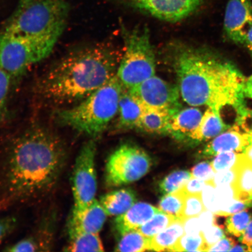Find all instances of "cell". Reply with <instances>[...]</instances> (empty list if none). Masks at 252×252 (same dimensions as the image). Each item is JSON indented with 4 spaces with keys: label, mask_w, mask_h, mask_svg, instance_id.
Wrapping results in <instances>:
<instances>
[{
    "label": "cell",
    "mask_w": 252,
    "mask_h": 252,
    "mask_svg": "<svg viewBox=\"0 0 252 252\" xmlns=\"http://www.w3.org/2000/svg\"><path fill=\"white\" fill-rule=\"evenodd\" d=\"M1 150L0 200L5 203L47 196L58 185L67 159L64 142L40 126L15 135Z\"/></svg>",
    "instance_id": "6da1fadb"
},
{
    "label": "cell",
    "mask_w": 252,
    "mask_h": 252,
    "mask_svg": "<svg viewBox=\"0 0 252 252\" xmlns=\"http://www.w3.org/2000/svg\"><path fill=\"white\" fill-rule=\"evenodd\" d=\"M175 70L181 96L189 105L220 113L232 109L236 116L247 107V78L232 63L206 50L187 49L176 56Z\"/></svg>",
    "instance_id": "7a4b0ae2"
},
{
    "label": "cell",
    "mask_w": 252,
    "mask_h": 252,
    "mask_svg": "<svg viewBox=\"0 0 252 252\" xmlns=\"http://www.w3.org/2000/svg\"><path fill=\"white\" fill-rule=\"evenodd\" d=\"M120 62L117 53L108 46L75 50L43 75L39 93L56 103H77L114 77Z\"/></svg>",
    "instance_id": "3957f363"
},
{
    "label": "cell",
    "mask_w": 252,
    "mask_h": 252,
    "mask_svg": "<svg viewBox=\"0 0 252 252\" xmlns=\"http://www.w3.org/2000/svg\"><path fill=\"white\" fill-rule=\"evenodd\" d=\"M124 86L117 75L71 108L58 112L61 125L96 137L105 130L119 110Z\"/></svg>",
    "instance_id": "277c9868"
},
{
    "label": "cell",
    "mask_w": 252,
    "mask_h": 252,
    "mask_svg": "<svg viewBox=\"0 0 252 252\" xmlns=\"http://www.w3.org/2000/svg\"><path fill=\"white\" fill-rule=\"evenodd\" d=\"M69 12L66 0H19L2 31L59 39L67 25Z\"/></svg>",
    "instance_id": "5b68a950"
},
{
    "label": "cell",
    "mask_w": 252,
    "mask_h": 252,
    "mask_svg": "<svg viewBox=\"0 0 252 252\" xmlns=\"http://www.w3.org/2000/svg\"><path fill=\"white\" fill-rule=\"evenodd\" d=\"M58 39L0 33V69L12 78L18 77L53 51Z\"/></svg>",
    "instance_id": "8992f818"
},
{
    "label": "cell",
    "mask_w": 252,
    "mask_h": 252,
    "mask_svg": "<svg viewBox=\"0 0 252 252\" xmlns=\"http://www.w3.org/2000/svg\"><path fill=\"white\" fill-rule=\"evenodd\" d=\"M156 57L149 30H134L126 34L125 52L117 76L123 86L131 89L156 74Z\"/></svg>",
    "instance_id": "52a82bcc"
},
{
    "label": "cell",
    "mask_w": 252,
    "mask_h": 252,
    "mask_svg": "<svg viewBox=\"0 0 252 252\" xmlns=\"http://www.w3.org/2000/svg\"><path fill=\"white\" fill-rule=\"evenodd\" d=\"M151 165L152 160L146 151L133 144H123L109 157L106 182L110 187L131 184L146 175Z\"/></svg>",
    "instance_id": "ba28073f"
},
{
    "label": "cell",
    "mask_w": 252,
    "mask_h": 252,
    "mask_svg": "<svg viewBox=\"0 0 252 252\" xmlns=\"http://www.w3.org/2000/svg\"><path fill=\"white\" fill-rule=\"evenodd\" d=\"M96 151L94 141H88L82 147L75 159L71 182L74 198L72 213L83 212L95 200Z\"/></svg>",
    "instance_id": "9c48e42d"
},
{
    "label": "cell",
    "mask_w": 252,
    "mask_h": 252,
    "mask_svg": "<svg viewBox=\"0 0 252 252\" xmlns=\"http://www.w3.org/2000/svg\"><path fill=\"white\" fill-rule=\"evenodd\" d=\"M128 90L148 108L164 109L173 113L181 108L178 86L170 84L156 75Z\"/></svg>",
    "instance_id": "30bf717a"
},
{
    "label": "cell",
    "mask_w": 252,
    "mask_h": 252,
    "mask_svg": "<svg viewBox=\"0 0 252 252\" xmlns=\"http://www.w3.org/2000/svg\"><path fill=\"white\" fill-rule=\"evenodd\" d=\"M135 8L163 21L176 22L193 14L204 0H124Z\"/></svg>",
    "instance_id": "8fae6325"
},
{
    "label": "cell",
    "mask_w": 252,
    "mask_h": 252,
    "mask_svg": "<svg viewBox=\"0 0 252 252\" xmlns=\"http://www.w3.org/2000/svg\"><path fill=\"white\" fill-rule=\"evenodd\" d=\"M252 28V0H229L226 5L223 28L232 42L244 45Z\"/></svg>",
    "instance_id": "7c38bea8"
},
{
    "label": "cell",
    "mask_w": 252,
    "mask_h": 252,
    "mask_svg": "<svg viewBox=\"0 0 252 252\" xmlns=\"http://www.w3.org/2000/svg\"><path fill=\"white\" fill-rule=\"evenodd\" d=\"M250 144V138L248 134L231 127L210 141L204 148L201 155L210 157L228 151L243 153Z\"/></svg>",
    "instance_id": "4fadbf2b"
},
{
    "label": "cell",
    "mask_w": 252,
    "mask_h": 252,
    "mask_svg": "<svg viewBox=\"0 0 252 252\" xmlns=\"http://www.w3.org/2000/svg\"><path fill=\"white\" fill-rule=\"evenodd\" d=\"M107 214L100 201L94 200L83 212L71 214L69 231L99 234L107 218Z\"/></svg>",
    "instance_id": "5bb4252c"
},
{
    "label": "cell",
    "mask_w": 252,
    "mask_h": 252,
    "mask_svg": "<svg viewBox=\"0 0 252 252\" xmlns=\"http://www.w3.org/2000/svg\"><path fill=\"white\" fill-rule=\"evenodd\" d=\"M158 208L147 203H135L130 209L115 220V228L120 235L133 230H137L157 213Z\"/></svg>",
    "instance_id": "9a60e30c"
},
{
    "label": "cell",
    "mask_w": 252,
    "mask_h": 252,
    "mask_svg": "<svg viewBox=\"0 0 252 252\" xmlns=\"http://www.w3.org/2000/svg\"><path fill=\"white\" fill-rule=\"evenodd\" d=\"M146 106L132 93L124 87L119 103V128H137Z\"/></svg>",
    "instance_id": "2e32d148"
},
{
    "label": "cell",
    "mask_w": 252,
    "mask_h": 252,
    "mask_svg": "<svg viewBox=\"0 0 252 252\" xmlns=\"http://www.w3.org/2000/svg\"><path fill=\"white\" fill-rule=\"evenodd\" d=\"M203 115L199 109L194 106L179 109L172 115L168 134L177 138L189 137L199 125Z\"/></svg>",
    "instance_id": "e0dca14e"
},
{
    "label": "cell",
    "mask_w": 252,
    "mask_h": 252,
    "mask_svg": "<svg viewBox=\"0 0 252 252\" xmlns=\"http://www.w3.org/2000/svg\"><path fill=\"white\" fill-rule=\"evenodd\" d=\"M231 127L223 122L220 112L208 108L203 115L199 125L189 138L198 142L209 140Z\"/></svg>",
    "instance_id": "ac0fdd59"
},
{
    "label": "cell",
    "mask_w": 252,
    "mask_h": 252,
    "mask_svg": "<svg viewBox=\"0 0 252 252\" xmlns=\"http://www.w3.org/2000/svg\"><path fill=\"white\" fill-rule=\"evenodd\" d=\"M100 203L107 215L119 216L127 212L136 203V196L131 189H121L102 196Z\"/></svg>",
    "instance_id": "d6986e66"
},
{
    "label": "cell",
    "mask_w": 252,
    "mask_h": 252,
    "mask_svg": "<svg viewBox=\"0 0 252 252\" xmlns=\"http://www.w3.org/2000/svg\"><path fill=\"white\" fill-rule=\"evenodd\" d=\"M173 114L168 110L146 106L137 128L149 133L168 134Z\"/></svg>",
    "instance_id": "ffe728a7"
},
{
    "label": "cell",
    "mask_w": 252,
    "mask_h": 252,
    "mask_svg": "<svg viewBox=\"0 0 252 252\" xmlns=\"http://www.w3.org/2000/svg\"><path fill=\"white\" fill-rule=\"evenodd\" d=\"M184 220H176L168 227L151 238V251L172 252L175 245L185 234Z\"/></svg>",
    "instance_id": "44dd1931"
},
{
    "label": "cell",
    "mask_w": 252,
    "mask_h": 252,
    "mask_svg": "<svg viewBox=\"0 0 252 252\" xmlns=\"http://www.w3.org/2000/svg\"><path fill=\"white\" fill-rule=\"evenodd\" d=\"M70 242L66 251L73 252H103V246L99 234L69 231Z\"/></svg>",
    "instance_id": "7402d4cb"
},
{
    "label": "cell",
    "mask_w": 252,
    "mask_h": 252,
    "mask_svg": "<svg viewBox=\"0 0 252 252\" xmlns=\"http://www.w3.org/2000/svg\"><path fill=\"white\" fill-rule=\"evenodd\" d=\"M234 188L236 199L252 200V164L245 157L238 165L237 179Z\"/></svg>",
    "instance_id": "603a6c76"
},
{
    "label": "cell",
    "mask_w": 252,
    "mask_h": 252,
    "mask_svg": "<svg viewBox=\"0 0 252 252\" xmlns=\"http://www.w3.org/2000/svg\"><path fill=\"white\" fill-rule=\"evenodd\" d=\"M151 251V238L146 237L138 230H133L121 235L115 251L142 252Z\"/></svg>",
    "instance_id": "cb8c5ba5"
},
{
    "label": "cell",
    "mask_w": 252,
    "mask_h": 252,
    "mask_svg": "<svg viewBox=\"0 0 252 252\" xmlns=\"http://www.w3.org/2000/svg\"><path fill=\"white\" fill-rule=\"evenodd\" d=\"M178 219H179L160 210L137 230L146 237L151 238L168 227Z\"/></svg>",
    "instance_id": "d4e9b609"
},
{
    "label": "cell",
    "mask_w": 252,
    "mask_h": 252,
    "mask_svg": "<svg viewBox=\"0 0 252 252\" xmlns=\"http://www.w3.org/2000/svg\"><path fill=\"white\" fill-rule=\"evenodd\" d=\"M186 194L182 189L173 193L166 194L160 201L159 209L162 212L183 219Z\"/></svg>",
    "instance_id": "484cf974"
},
{
    "label": "cell",
    "mask_w": 252,
    "mask_h": 252,
    "mask_svg": "<svg viewBox=\"0 0 252 252\" xmlns=\"http://www.w3.org/2000/svg\"><path fill=\"white\" fill-rule=\"evenodd\" d=\"M252 220V214L247 210L229 216L225 220L226 232L235 237H241Z\"/></svg>",
    "instance_id": "4316f807"
},
{
    "label": "cell",
    "mask_w": 252,
    "mask_h": 252,
    "mask_svg": "<svg viewBox=\"0 0 252 252\" xmlns=\"http://www.w3.org/2000/svg\"><path fill=\"white\" fill-rule=\"evenodd\" d=\"M193 177L191 172L176 171L167 176L159 184V190L163 194L173 193L181 189Z\"/></svg>",
    "instance_id": "83f0119b"
},
{
    "label": "cell",
    "mask_w": 252,
    "mask_h": 252,
    "mask_svg": "<svg viewBox=\"0 0 252 252\" xmlns=\"http://www.w3.org/2000/svg\"><path fill=\"white\" fill-rule=\"evenodd\" d=\"M172 252H207L202 232L197 234L185 233L173 248Z\"/></svg>",
    "instance_id": "f1b7e54d"
},
{
    "label": "cell",
    "mask_w": 252,
    "mask_h": 252,
    "mask_svg": "<svg viewBox=\"0 0 252 252\" xmlns=\"http://www.w3.org/2000/svg\"><path fill=\"white\" fill-rule=\"evenodd\" d=\"M244 158L243 153H239L234 151H228V152L218 154L211 163L214 172L217 173L235 168Z\"/></svg>",
    "instance_id": "f546056e"
},
{
    "label": "cell",
    "mask_w": 252,
    "mask_h": 252,
    "mask_svg": "<svg viewBox=\"0 0 252 252\" xmlns=\"http://www.w3.org/2000/svg\"><path fill=\"white\" fill-rule=\"evenodd\" d=\"M205 210L201 193L186 194L183 219L199 217Z\"/></svg>",
    "instance_id": "4dcf8cb0"
},
{
    "label": "cell",
    "mask_w": 252,
    "mask_h": 252,
    "mask_svg": "<svg viewBox=\"0 0 252 252\" xmlns=\"http://www.w3.org/2000/svg\"><path fill=\"white\" fill-rule=\"evenodd\" d=\"M12 77L7 72L0 69V122L7 112V101Z\"/></svg>",
    "instance_id": "1f68e13d"
},
{
    "label": "cell",
    "mask_w": 252,
    "mask_h": 252,
    "mask_svg": "<svg viewBox=\"0 0 252 252\" xmlns=\"http://www.w3.org/2000/svg\"><path fill=\"white\" fill-rule=\"evenodd\" d=\"M242 133L247 134L250 138L252 144V109L246 107L242 112L236 116L235 124L232 126Z\"/></svg>",
    "instance_id": "d6a6232c"
},
{
    "label": "cell",
    "mask_w": 252,
    "mask_h": 252,
    "mask_svg": "<svg viewBox=\"0 0 252 252\" xmlns=\"http://www.w3.org/2000/svg\"><path fill=\"white\" fill-rule=\"evenodd\" d=\"M216 188L213 184V180L207 183L201 193V196L206 209L216 214L219 212L220 209Z\"/></svg>",
    "instance_id": "836d02e7"
},
{
    "label": "cell",
    "mask_w": 252,
    "mask_h": 252,
    "mask_svg": "<svg viewBox=\"0 0 252 252\" xmlns=\"http://www.w3.org/2000/svg\"><path fill=\"white\" fill-rule=\"evenodd\" d=\"M202 233L207 252L210 247L225 237V226L216 223V224L210 226V228L204 230Z\"/></svg>",
    "instance_id": "e575fe53"
},
{
    "label": "cell",
    "mask_w": 252,
    "mask_h": 252,
    "mask_svg": "<svg viewBox=\"0 0 252 252\" xmlns=\"http://www.w3.org/2000/svg\"><path fill=\"white\" fill-rule=\"evenodd\" d=\"M219 212L232 202L236 198L235 190L232 185L220 186L216 188Z\"/></svg>",
    "instance_id": "d590c367"
},
{
    "label": "cell",
    "mask_w": 252,
    "mask_h": 252,
    "mask_svg": "<svg viewBox=\"0 0 252 252\" xmlns=\"http://www.w3.org/2000/svg\"><path fill=\"white\" fill-rule=\"evenodd\" d=\"M238 165L234 168L216 173L213 178L214 185L216 187L224 185L234 187L237 179Z\"/></svg>",
    "instance_id": "8d00e7d4"
},
{
    "label": "cell",
    "mask_w": 252,
    "mask_h": 252,
    "mask_svg": "<svg viewBox=\"0 0 252 252\" xmlns=\"http://www.w3.org/2000/svg\"><path fill=\"white\" fill-rule=\"evenodd\" d=\"M252 207V200L234 199L224 209L216 214L217 216L228 217Z\"/></svg>",
    "instance_id": "74e56055"
},
{
    "label": "cell",
    "mask_w": 252,
    "mask_h": 252,
    "mask_svg": "<svg viewBox=\"0 0 252 252\" xmlns=\"http://www.w3.org/2000/svg\"><path fill=\"white\" fill-rule=\"evenodd\" d=\"M191 173L193 178L202 179L207 183L213 180L216 173L212 163L207 161L200 162L194 166L191 169Z\"/></svg>",
    "instance_id": "f35d334b"
},
{
    "label": "cell",
    "mask_w": 252,
    "mask_h": 252,
    "mask_svg": "<svg viewBox=\"0 0 252 252\" xmlns=\"http://www.w3.org/2000/svg\"><path fill=\"white\" fill-rule=\"evenodd\" d=\"M17 220L12 217H0V243L14 231Z\"/></svg>",
    "instance_id": "ab89813d"
},
{
    "label": "cell",
    "mask_w": 252,
    "mask_h": 252,
    "mask_svg": "<svg viewBox=\"0 0 252 252\" xmlns=\"http://www.w3.org/2000/svg\"><path fill=\"white\" fill-rule=\"evenodd\" d=\"M207 184L202 179L192 177L181 189L186 194H201Z\"/></svg>",
    "instance_id": "60d3db41"
},
{
    "label": "cell",
    "mask_w": 252,
    "mask_h": 252,
    "mask_svg": "<svg viewBox=\"0 0 252 252\" xmlns=\"http://www.w3.org/2000/svg\"><path fill=\"white\" fill-rule=\"evenodd\" d=\"M237 244L231 237H223L209 248L207 252H230Z\"/></svg>",
    "instance_id": "b9f144b4"
},
{
    "label": "cell",
    "mask_w": 252,
    "mask_h": 252,
    "mask_svg": "<svg viewBox=\"0 0 252 252\" xmlns=\"http://www.w3.org/2000/svg\"><path fill=\"white\" fill-rule=\"evenodd\" d=\"M184 225L185 234H197L202 232L198 217L185 219Z\"/></svg>",
    "instance_id": "7bdbcfd3"
},
{
    "label": "cell",
    "mask_w": 252,
    "mask_h": 252,
    "mask_svg": "<svg viewBox=\"0 0 252 252\" xmlns=\"http://www.w3.org/2000/svg\"><path fill=\"white\" fill-rule=\"evenodd\" d=\"M217 217L216 214L210 212L209 210H205L203 213H201L198 218H199L201 229L202 231L216 224Z\"/></svg>",
    "instance_id": "ee69618b"
},
{
    "label": "cell",
    "mask_w": 252,
    "mask_h": 252,
    "mask_svg": "<svg viewBox=\"0 0 252 252\" xmlns=\"http://www.w3.org/2000/svg\"><path fill=\"white\" fill-rule=\"evenodd\" d=\"M239 238L241 243L248 248L249 252H252V220L244 234Z\"/></svg>",
    "instance_id": "f6af8a7d"
},
{
    "label": "cell",
    "mask_w": 252,
    "mask_h": 252,
    "mask_svg": "<svg viewBox=\"0 0 252 252\" xmlns=\"http://www.w3.org/2000/svg\"><path fill=\"white\" fill-rule=\"evenodd\" d=\"M244 93L246 98L247 97L252 100V75L246 80Z\"/></svg>",
    "instance_id": "bcb514c9"
},
{
    "label": "cell",
    "mask_w": 252,
    "mask_h": 252,
    "mask_svg": "<svg viewBox=\"0 0 252 252\" xmlns=\"http://www.w3.org/2000/svg\"><path fill=\"white\" fill-rule=\"evenodd\" d=\"M244 45L247 47L249 52H250L252 56V28L250 31L248 32Z\"/></svg>",
    "instance_id": "7dc6e473"
},
{
    "label": "cell",
    "mask_w": 252,
    "mask_h": 252,
    "mask_svg": "<svg viewBox=\"0 0 252 252\" xmlns=\"http://www.w3.org/2000/svg\"><path fill=\"white\" fill-rule=\"evenodd\" d=\"M244 156L249 161L252 163V144H251L243 152Z\"/></svg>",
    "instance_id": "c3c4849f"
},
{
    "label": "cell",
    "mask_w": 252,
    "mask_h": 252,
    "mask_svg": "<svg viewBox=\"0 0 252 252\" xmlns=\"http://www.w3.org/2000/svg\"><path fill=\"white\" fill-rule=\"evenodd\" d=\"M249 252V249L247 246L245 245H237L236 244L234 248L232 249L230 252Z\"/></svg>",
    "instance_id": "681fc988"
},
{
    "label": "cell",
    "mask_w": 252,
    "mask_h": 252,
    "mask_svg": "<svg viewBox=\"0 0 252 252\" xmlns=\"http://www.w3.org/2000/svg\"></svg>",
    "instance_id": "f907efd6"
},
{
    "label": "cell",
    "mask_w": 252,
    "mask_h": 252,
    "mask_svg": "<svg viewBox=\"0 0 252 252\" xmlns=\"http://www.w3.org/2000/svg\"></svg>",
    "instance_id": "816d5d0a"
}]
</instances>
